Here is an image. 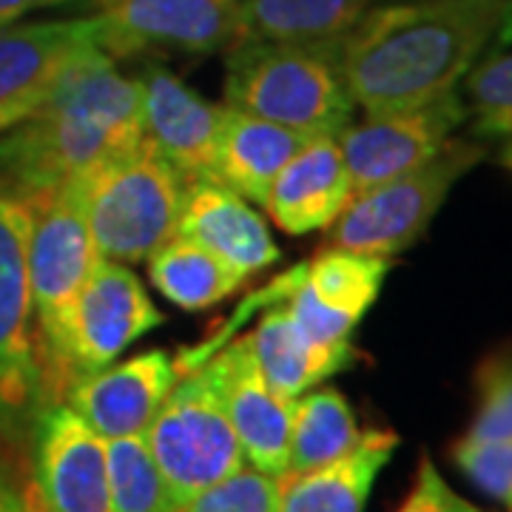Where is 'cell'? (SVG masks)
Segmentation results:
<instances>
[{
	"instance_id": "6da1fadb",
	"label": "cell",
	"mask_w": 512,
	"mask_h": 512,
	"mask_svg": "<svg viewBox=\"0 0 512 512\" xmlns=\"http://www.w3.org/2000/svg\"><path fill=\"white\" fill-rule=\"evenodd\" d=\"M510 0H376L339 40V66L367 114L416 109L458 92Z\"/></svg>"
},
{
	"instance_id": "7a4b0ae2",
	"label": "cell",
	"mask_w": 512,
	"mask_h": 512,
	"mask_svg": "<svg viewBox=\"0 0 512 512\" xmlns=\"http://www.w3.org/2000/svg\"><path fill=\"white\" fill-rule=\"evenodd\" d=\"M140 137L137 77H123L94 46L20 126L0 134V188L26 200L83 177Z\"/></svg>"
},
{
	"instance_id": "3957f363",
	"label": "cell",
	"mask_w": 512,
	"mask_h": 512,
	"mask_svg": "<svg viewBox=\"0 0 512 512\" xmlns=\"http://www.w3.org/2000/svg\"><path fill=\"white\" fill-rule=\"evenodd\" d=\"M225 106L293 128L339 137L353 120L339 43L239 37L225 57Z\"/></svg>"
},
{
	"instance_id": "277c9868",
	"label": "cell",
	"mask_w": 512,
	"mask_h": 512,
	"mask_svg": "<svg viewBox=\"0 0 512 512\" xmlns=\"http://www.w3.org/2000/svg\"><path fill=\"white\" fill-rule=\"evenodd\" d=\"M29 282L37 316V350L52 402H63L74 384L72 322L83 285L97 265L80 177L26 197Z\"/></svg>"
},
{
	"instance_id": "5b68a950",
	"label": "cell",
	"mask_w": 512,
	"mask_h": 512,
	"mask_svg": "<svg viewBox=\"0 0 512 512\" xmlns=\"http://www.w3.org/2000/svg\"><path fill=\"white\" fill-rule=\"evenodd\" d=\"M97 254L111 262H143L177 237L185 180L140 137L80 177Z\"/></svg>"
},
{
	"instance_id": "8992f818",
	"label": "cell",
	"mask_w": 512,
	"mask_h": 512,
	"mask_svg": "<svg viewBox=\"0 0 512 512\" xmlns=\"http://www.w3.org/2000/svg\"><path fill=\"white\" fill-rule=\"evenodd\" d=\"M174 507L245 467L211 365L183 373L143 433Z\"/></svg>"
},
{
	"instance_id": "52a82bcc",
	"label": "cell",
	"mask_w": 512,
	"mask_h": 512,
	"mask_svg": "<svg viewBox=\"0 0 512 512\" xmlns=\"http://www.w3.org/2000/svg\"><path fill=\"white\" fill-rule=\"evenodd\" d=\"M490 151L473 140L453 137L433 160L396 180L356 194L339 220L330 225V245L367 256L407 251L430 228L453 185L470 174Z\"/></svg>"
},
{
	"instance_id": "ba28073f",
	"label": "cell",
	"mask_w": 512,
	"mask_h": 512,
	"mask_svg": "<svg viewBox=\"0 0 512 512\" xmlns=\"http://www.w3.org/2000/svg\"><path fill=\"white\" fill-rule=\"evenodd\" d=\"M29 228L26 202L0 188V427L9 433H32L43 407L55 404L32 330Z\"/></svg>"
},
{
	"instance_id": "9c48e42d",
	"label": "cell",
	"mask_w": 512,
	"mask_h": 512,
	"mask_svg": "<svg viewBox=\"0 0 512 512\" xmlns=\"http://www.w3.org/2000/svg\"><path fill=\"white\" fill-rule=\"evenodd\" d=\"M69 6L89 12L109 57L211 55L242 37L239 0H69Z\"/></svg>"
},
{
	"instance_id": "30bf717a",
	"label": "cell",
	"mask_w": 512,
	"mask_h": 512,
	"mask_svg": "<svg viewBox=\"0 0 512 512\" xmlns=\"http://www.w3.org/2000/svg\"><path fill=\"white\" fill-rule=\"evenodd\" d=\"M467 123L461 92L444 94L416 109L367 114L339 134V148L348 165L353 197L396 180L433 160Z\"/></svg>"
},
{
	"instance_id": "8fae6325",
	"label": "cell",
	"mask_w": 512,
	"mask_h": 512,
	"mask_svg": "<svg viewBox=\"0 0 512 512\" xmlns=\"http://www.w3.org/2000/svg\"><path fill=\"white\" fill-rule=\"evenodd\" d=\"M390 259L333 248L288 274L282 302L316 342H353V330L379 299Z\"/></svg>"
},
{
	"instance_id": "7c38bea8",
	"label": "cell",
	"mask_w": 512,
	"mask_h": 512,
	"mask_svg": "<svg viewBox=\"0 0 512 512\" xmlns=\"http://www.w3.org/2000/svg\"><path fill=\"white\" fill-rule=\"evenodd\" d=\"M32 493L46 512H114L106 439L66 402L43 407L32 427Z\"/></svg>"
},
{
	"instance_id": "4fadbf2b",
	"label": "cell",
	"mask_w": 512,
	"mask_h": 512,
	"mask_svg": "<svg viewBox=\"0 0 512 512\" xmlns=\"http://www.w3.org/2000/svg\"><path fill=\"white\" fill-rule=\"evenodd\" d=\"M100 46L89 15L72 20L12 23L0 29V134L20 126L55 92L74 60Z\"/></svg>"
},
{
	"instance_id": "5bb4252c",
	"label": "cell",
	"mask_w": 512,
	"mask_h": 512,
	"mask_svg": "<svg viewBox=\"0 0 512 512\" xmlns=\"http://www.w3.org/2000/svg\"><path fill=\"white\" fill-rule=\"evenodd\" d=\"M165 316L123 262L97 259L77 299L72 322L74 382L109 367L137 339L157 330Z\"/></svg>"
},
{
	"instance_id": "9a60e30c",
	"label": "cell",
	"mask_w": 512,
	"mask_h": 512,
	"mask_svg": "<svg viewBox=\"0 0 512 512\" xmlns=\"http://www.w3.org/2000/svg\"><path fill=\"white\" fill-rule=\"evenodd\" d=\"M217 376L228 419L234 424L245 464L265 476H285L291 458V427L296 399L276 393L256 365L248 336L225 345L208 359Z\"/></svg>"
},
{
	"instance_id": "2e32d148",
	"label": "cell",
	"mask_w": 512,
	"mask_h": 512,
	"mask_svg": "<svg viewBox=\"0 0 512 512\" xmlns=\"http://www.w3.org/2000/svg\"><path fill=\"white\" fill-rule=\"evenodd\" d=\"M140 83L143 137L180 171L185 183L214 180L225 106H214L165 66L148 63Z\"/></svg>"
},
{
	"instance_id": "e0dca14e",
	"label": "cell",
	"mask_w": 512,
	"mask_h": 512,
	"mask_svg": "<svg viewBox=\"0 0 512 512\" xmlns=\"http://www.w3.org/2000/svg\"><path fill=\"white\" fill-rule=\"evenodd\" d=\"M180 376L177 359L165 350H146L77 379L63 402L103 439L143 436Z\"/></svg>"
},
{
	"instance_id": "ac0fdd59",
	"label": "cell",
	"mask_w": 512,
	"mask_h": 512,
	"mask_svg": "<svg viewBox=\"0 0 512 512\" xmlns=\"http://www.w3.org/2000/svg\"><path fill=\"white\" fill-rule=\"evenodd\" d=\"M177 237L191 239L205 251L220 256L239 276H254L282 259L268 222L228 185L197 180L185 185Z\"/></svg>"
},
{
	"instance_id": "d6986e66",
	"label": "cell",
	"mask_w": 512,
	"mask_h": 512,
	"mask_svg": "<svg viewBox=\"0 0 512 512\" xmlns=\"http://www.w3.org/2000/svg\"><path fill=\"white\" fill-rule=\"evenodd\" d=\"M353 200L348 165L339 137L319 134L291 157L279 171L262 208L291 237L325 231Z\"/></svg>"
},
{
	"instance_id": "ffe728a7",
	"label": "cell",
	"mask_w": 512,
	"mask_h": 512,
	"mask_svg": "<svg viewBox=\"0 0 512 512\" xmlns=\"http://www.w3.org/2000/svg\"><path fill=\"white\" fill-rule=\"evenodd\" d=\"M399 447L393 430H365L348 456L305 473L279 476L276 512H365L370 490Z\"/></svg>"
},
{
	"instance_id": "44dd1931",
	"label": "cell",
	"mask_w": 512,
	"mask_h": 512,
	"mask_svg": "<svg viewBox=\"0 0 512 512\" xmlns=\"http://www.w3.org/2000/svg\"><path fill=\"white\" fill-rule=\"evenodd\" d=\"M248 342L268 384L291 399H299L353 362V342H316L296 325L285 302L259 319L254 333H248Z\"/></svg>"
},
{
	"instance_id": "7402d4cb",
	"label": "cell",
	"mask_w": 512,
	"mask_h": 512,
	"mask_svg": "<svg viewBox=\"0 0 512 512\" xmlns=\"http://www.w3.org/2000/svg\"><path fill=\"white\" fill-rule=\"evenodd\" d=\"M311 137L225 106L214 180L248 202H265L279 171Z\"/></svg>"
},
{
	"instance_id": "603a6c76",
	"label": "cell",
	"mask_w": 512,
	"mask_h": 512,
	"mask_svg": "<svg viewBox=\"0 0 512 512\" xmlns=\"http://www.w3.org/2000/svg\"><path fill=\"white\" fill-rule=\"evenodd\" d=\"M148 279L180 311H208L245 285V276L191 239L174 237L148 256Z\"/></svg>"
},
{
	"instance_id": "cb8c5ba5",
	"label": "cell",
	"mask_w": 512,
	"mask_h": 512,
	"mask_svg": "<svg viewBox=\"0 0 512 512\" xmlns=\"http://www.w3.org/2000/svg\"><path fill=\"white\" fill-rule=\"evenodd\" d=\"M376 0H239L242 37L339 43Z\"/></svg>"
},
{
	"instance_id": "d4e9b609",
	"label": "cell",
	"mask_w": 512,
	"mask_h": 512,
	"mask_svg": "<svg viewBox=\"0 0 512 512\" xmlns=\"http://www.w3.org/2000/svg\"><path fill=\"white\" fill-rule=\"evenodd\" d=\"M362 430L350 402L336 387L308 390L296 399L288 473H305L348 456Z\"/></svg>"
},
{
	"instance_id": "484cf974",
	"label": "cell",
	"mask_w": 512,
	"mask_h": 512,
	"mask_svg": "<svg viewBox=\"0 0 512 512\" xmlns=\"http://www.w3.org/2000/svg\"><path fill=\"white\" fill-rule=\"evenodd\" d=\"M464 106L473 137L493 148L498 163L512 171V46L490 49L464 77Z\"/></svg>"
},
{
	"instance_id": "4316f807",
	"label": "cell",
	"mask_w": 512,
	"mask_h": 512,
	"mask_svg": "<svg viewBox=\"0 0 512 512\" xmlns=\"http://www.w3.org/2000/svg\"><path fill=\"white\" fill-rule=\"evenodd\" d=\"M114 512H171L174 501L143 436L106 439Z\"/></svg>"
},
{
	"instance_id": "83f0119b",
	"label": "cell",
	"mask_w": 512,
	"mask_h": 512,
	"mask_svg": "<svg viewBox=\"0 0 512 512\" xmlns=\"http://www.w3.org/2000/svg\"><path fill=\"white\" fill-rule=\"evenodd\" d=\"M464 436L512 441V345L487 353L476 367V413Z\"/></svg>"
},
{
	"instance_id": "f1b7e54d",
	"label": "cell",
	"mask_w": 512,
	"mask_h": 512,
	"mask_svg": "<svg viewBox=\"0 0 512 512\" xmlns=\"http://www.w3.org/2000/svg\"><path fill=\"white\" fill-rule=\"evenodd\" d=\"M279 478L265 476L254 467H242L234 476L177 504L171 512H276Z\"/></svg>"
},
{
	"instance_id": "f546056e",
	"label": "cell",
	"mask_w": 512,
	"mask_h": 512,
	"mask_svg": "<svg viewBox=\"0 0 512 512\" xmlns=\"http://www.w3.org/2000/svg\"><path fill=\"white\" fill-rule=\"evenodd\" d=\"M450 458L478 490L512 512V441H481L461 436L450 447Z\"/></svg>"
},
{
	"instance_id": "4dcf8cb0",
	"label": "cell",
	"mask_w": 512,
	"mask_h": 512,
	"mask_svg": "<svg viewBox=\"0 0 512 512\" xmlns=\"http://www.w3.org/2000/svg\"><path fill=\"white\" fill-rule=\"evenodd\" d=\"M396 512H481L476 504H470L444 481L439 473V467L433 464V458L427 453H421L419 470L413 478L410 493L399 504Z\"/></svg>"
},
{
	"instance_id": "1f68e13d",
	"label": "cell",
	"mask_w": 512,
	"mask_h": 512,
	"mask_svg": "<svg viewBox=\"0 0 512 512\" xmlns=\"http://www.w3.org/2000/svg\"><path fill=\"white\" fill-rule=\"evenodd\" d=\"M46 6H69V0H0V29L18 23L23 15L46 9Z\"/></svg>"
},
{
	"instance_id": "d6a6232c",
	"label": "cell",
	"mask_w": 512,
	"mask_h": 512,
	"mask_svg": "<svg viewBox=\"0 0 512 512\" xmlns=\"http://www.w3.org/2000/svg\"><path fill=\"white\" fill-rule=\"evenodd\" d=\"M23 507H26L23 495L9 484V478L0 473V512H23Z\"/></svg>"
},
{
	"instance_id": "836d02e7",
	"label": "cell",
	"mask_w": 512,
	"mask_h": 512,
	"mask_svg": "<svg viewBox=\"0 0 512 512\" xmlns=\"http://www.w3.org/2000/svg\"><path fill=\"white\" fill-rule=\"evenodd\" d=\"M507 46H512V0L507 3V12H504V20L495 32L490 49H507Z\"/></svg>"
},
{
	"instance_id": "e575fe53",
	"label": "cell",
	"mask_w": 512,
	"mask_h": 512,
	"mask_svg": "<svg viewBox=\"0 0 512 512\" xmlns=\"http://www.w3.org/2000/svg\"><path fill=\"white\" fill-rule=\"evenodd\" d=\"M23 501H26L23 512H46V510H43V504L37 501V495L32 493V487H29V493H23Z\"/></svg>"
}]
</instances>
